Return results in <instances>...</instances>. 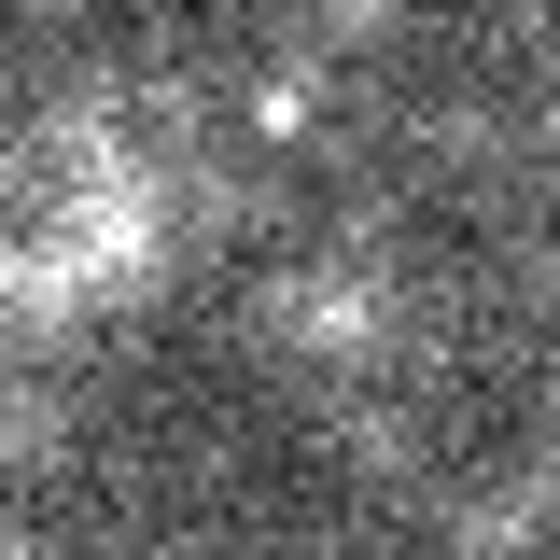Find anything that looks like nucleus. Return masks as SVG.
I'll use <instances>...</instances> for the list:
<instances>
[{"instance_id":"1","label":"nucleus","mask_w":560,"mask_h":560,"mask_svg":"<svg viewBox=\"0 0 560 560\" xmlns=\"http://www.w3.org/2000/svg\"><path fill=\"white\" fill-rule=\"evenodd\" d=\"M127 238H140L127 154H98V140H70V127L0 140V350H43L28 323L84 308L98 267H127Z\"/></svg>"}]
</instances>
